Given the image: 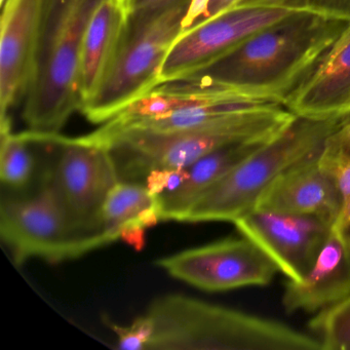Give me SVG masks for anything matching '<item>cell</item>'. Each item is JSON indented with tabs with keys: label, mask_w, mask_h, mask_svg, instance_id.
Masks as SVG:
<instances>
[{
	"label": "cell",
	"mask_w": 350,
	"mask_h": 350,
	"mask_svg": "<svg viewBox=\"0 0 350 350\" xmlns=\"http://www.w3.org/2000/svg\"><path fill=\"white\" fill-rule=\"evenodd\" d=\"M175 0H124L128 17H138L157 11Z\"/></svg>",
	"instance_id": "25"
},
{
	"label": "cell",
	"mask_w": 350,
	"mask_h": 350,
	"mask_svg": "<svg viewBox=\"0 0 350 350\" xmlns=\"http://www.w3.org/2000/svg\"><path fill=\"white\" fill-rule=\"evenodd\" d=\"M211 0H191L183 24V32L200 23L206 15Z\"/></svg>",
	"instance_id": "26"
},
{
	"label": "cell",
	"mask_w": 350,
	"mask_h": 350,
	"mask_svg": "<svg viewBox=\"0 0 350 350\" xmlns=\"http://www.w3.org/2000/svg\"><path fill=\"white\" fill-rule=\"evenodd\" d=\"M0 178L5 185L15 189L26 187L34 172L32 141L26 133L13 134L11 118L0 120Z\"/></svg>",
	"instance_id": "19"
},
{
	"label": "cell",
	"mask_w": 350,
	"mask_h": 350,
	"mask_svg": "<svg viewBox=\"0 0 350 350\" xmlns=\"http://www.w3.org/2000/svg\"><path fill=\"white\" fill-rule=\"evenodd\" d=\"M191 0H175L157 11L128 17L126 32L111 70L81 112L104 124L161 85L163 63L183 33Z\"/></svg>",
	"instance_id": "6"
},
{
	"label": "cell",
	"mask_w": 350,
	"mask_h": 350,
	"mask_svg": "<svg viewBox=\"0 0 350 350\" xmlns=\"http://www.w3.org/2000/svg\"><path fill=\"white\" fill-rule=\"evenodd\" d=\"M339 118L296 116L278 134L200 194L180 222H234L254 210L280 173L319 150Z\"/></svg>",
	"instance_id": "5"
},
{
	"label": "cell",
	"mask_w": 350,
	"mask_h": 350,
	"mask_svg": "<svg viewBox=\"0 0 350 350\" xmlns=\"http://www.w3.org/2000/svg\"><path fill=\"white\" fill-rule=\"evenodd\" d=\"M288 280H299L314 263L333 225L310 216L254 208L233 222Z\"/></svg>",
	"instance_id": "11"
},
{
	"label": "cell",
	"mask_w": 350,
	"mask_h": 350,
	"mask_svg": "<svg viewBox=\"0 0 350 350\" xmlns=\"http://www.w3.org/2000/svg\"><path fill=\"white\" fill-rule=\"evenodd\" d=\"M153 336L148 350H323L315 336L280 321L183 295L149 305Z\"/></svg>",
	"instance_id": "4"
},
{
	"label": "cell",
	"mask_w": 350,
	"mask_h": 350,
	"mask_svg": "<svg viewBox=\"0 0 350 350\" xmlns=\"http://www.w3.org/2000/svg\"><path fill=\"white\" fill-rule=\"evenodd\" d=\"M296 114L280 103L265 104L231 114L208 126L172 133L124 131L87 135L109 149L120 181L144 183L150 172L185 169L204 155L234 143L274 136Z\"/></svg>",
	"instance_id": "3"
},
{
	"label": "cell",
	"mask_w": 350,
	"mask_h": 350,
	"mask_svg": "<svg viewBox=\"0 0 350 350\" xmlns=\"http://www.w3.org/2000/svg\"><path fill=\"white\" fill-rule=\"evenodd\" d=\"M161 221L159 198L142 183L118 182L102 210L101 235L104 245L120 239L122 231L133 225L148 229Z\"/></svg>",
	"instance_id": "18"
},
{
	"label": "cell",
	"mask_w": 350,
	"mask_h": 350,
	"mask_svg": "<svg viewBox=\"0 0 350 350\" xmlns=\"http://www.w3.org/2000/svg\"><path fill=\"white\" fill-rule=\"evenodd\" d=\"M270 138L243 141L221 147L188 167V179L173 191L165 192L159 196L161 221L180 222L183 215L202 192L224 177L235 165L255 152Z\"/></svg>",
	"instance_id": "17"
},
{
	"label": "cell",
	"mask_w": 350,
	"mask_h": 350,
	"mask_svg": "<svg viewBox=\"0 0 350 350\" xmlns=\"http://www.w3.org/2000/svg\"><path fill=\"white\" fill-rule=\"evenodd\" d=\"M106 0H42L33 72L25 94L27 131L59 135L83 105L81 59L94 16Z\"/></svg>",
	"instance_id": "2"
},
{
	"label": "cell",
	"mask_w": 350,
	"mask_h": 350,
	"mask_svg": "<svg viewBox=\"0 0 350 350\" xmlns=\"http://www.w3.org/2000/svg\"><path fill=\"white\" fill-rule=\"evenodd\" d=\"M126 24L128 13L124 0H106L94 16L81 52L83 105L96 95L111 70L126 32Z\"/></svg>",
	"instance_id": "16"
},
{
	"label": "cell",
	"mask_w": 350,
	"mask_h": 350,
	"mask_svg": "<svg viewBox=\"0 0 350 350\" xmlns=\"http://www.w3.org/2000/svg\"><path fill=\"white\" fill-rule=\"evenodd\" d=\"M5 0H0V3H1V5H3V3H5Z\"/></svg>",
	"instance_id": "31"
},
{
	"label": "cell",
	"mask_w": 350,
	"mask_h": 350,
	"mask_svg": "<svg viewBox=\"0 0 350 350\" xmlns=\"http://www.w3.org/2000/svg\"><path fill=\"white\" fill-rule=\"evenodd\" d=\"M157 264L172 278L208 292L266 286L278 271L245 237L185 250L161 258Z\"/></svg>",
	"instance_id": "9"
},
{
	"label": "cell",
	"mask_w": 350,
	"mask_h": 350,
	"mask_svg": "<svg viewBox=\"0 0 350 350\" xmlns=\"http://www.w3.org/2000/svg\"><path fill=\"white\" fill-rule=\"evenodd\" d=\"M349 25L350 20L293 12L184 79L284 105Z\"/></svg>",
	"instance_id": "1"
},
{
	"label": "cell",
	"mask_w": 350,
	"mask_h": 350,
	"mask_svg": "<svg viewBox=\"0 0 350 350\" xmlns=\"http://www.w3.org/2000/svg\"><path fill=\"white\" fill-rule=\"evenodd\" d=\"M291 13L276 8L234 7L186 30L163 63L161 85L184 79L208 66L249 36Z\"/></svg>",
	"instance_id": "10"
},
{
	"label": "cell",
	"mask_w": 350,
	"mask_h": 350,
	"mask_svg": "<svg viewBox=\"0 0 350 350\" xmlns=\"http://www.w3.org/2000/svg\"><path fill=\"white\" fill-rule=\"evenodd\" d=\"M48 136L58 146V161L51 167L63 206L75 234L90 251L103 247L102 210L120 182L109 149L85 136Z\"/></svg>",
	"instance_id": "7"
},
{
	"label": "cell",
	"mask_w": 350,
	"mask_h": 350,
	"mask_svg": "<svg viewBox=\"0 0 350 350\" xmlns=\"http://www.w3.org/2000/svg\"><path fill=\"white\" fill-rule=\"evenodd\" d=\"M344 233H345L346 239H347V241H348V245H349V247H350V228L348 229V230Z\"/></svg>",
	"instance_id": "30"
},
{
	"label": "cell",
	"mask_w": 350,
	"mask_h": 350,
	"mask_svg": "<svg viewBox=\"0 0 350 350\" xmlns=\"http://www.w3.org/2000/svg\"><path fill=\"white\" fill-rule=\"evenodd\" d=\"M145 231L146 228L141 225H133V226L126 227L122 231L120 239L132 245L137 251H142L144 247L146 239H145Z\"/></svg>",
	"instance_id": "27"
},
{
	"label": "cell",
	"mask_w": 350,
	"mask_h": 350,
	"mask_svg": "<svg viewBox=\"0 0 350 350\" xmlns=\"http://www.w3.org/2000/svg\"><path fill=\"white\" fill-rule=\"evenodd\" d=\"M234 7L276 8L350 20V0H239Z\"/></svg>",
	"instance_id": "22"
},
{
	"label": "cell",
	"mask_w": 350,
	"mask_h": 350,
	"mask_svg": "<svg viewBox=\"0 0 350 350\" xmlns=\"http://www.w3.org/2000/svg\"><path fill=\"white\" fill-rule=\"evenodd\" d=\"M105 325L118 337V348L122 350H148L153 336L152 319L147 313L137 317L129 325H118L104 317Z\"/></svg>",
	"instance_id": "23"
},
{
	"label": "cell",
	"mask_w": 350,
	"mask_h": 350,
	"mask_svg": "<svg viewBox=\"0 0 350 350\" xmlns=\"http://www.w3.org/2000/svg\"><path fill=\"white\" fill-rule=\"evenodd\" d=\"M284 105L306 118H338L349 111L350 25L286 96Z\"/></svg>",
	"instance_id": "14"
},
{
	"label": "cell",
	"mask_w": 350,
	"mask_h": 350,
	"mask_svg": "<svg viewBox=\"0 0 350 350\" xmlns=\"http://www.w3.org/2000/svg\"><path fill=\"white\" fill-rule=\"evenodd\" d=\"M337 134L342 142L350 150V110L340 116Z\"/></svg>",
	"instance_id": "29"
},
{
	"label": "cell",
	"mask_w": 350,
	"mask_h": 350,
	"mask_svg": "<svg viewBox=\"0 0 350 350\" xmlns=\"http://www.w3.org/2000/svg\"><path fill=\"white\" fill-rule=\"evenodd\" d=\"M321 147L280 173L260 196L255 208L315 217L334 226L341 200L333 179L319 165Z\"/></svg>",
	"instance_id": "13"
},
{
	"label": "cell",
	"mask_w": 350,
	"mask_h": 350,
	"mask_svg": "<svg viewBox=\"0 0 350 350\" xmlns=\"http://www.w3.org/2000/svg\"><path fill=\"white\" fill-rule=\"evenodd\" d=\"M309 327L325 350H350V296L319 311Z\"/></svg>",
	"instance_id": "21"
},
{
	"label": "cell",
	"mask_w": 350,
	"mask_h": 350,
	"mask_svg": "<svg viewBox=\"0 0 350 350\" xmlns=\"http://www.w3.org/2000/svg\"><path fill=\"white\" fill-rule=\"evenodd\" d=\"M189 177L188 167L185 169H161L150 172L144 180V185L153 196H159L173 191Z\"/></svg>",
	"instance_id": "24"
},
{
	"label": "cell",
	"mask_w": 350,
	"mask_h": 350,
	"mask_svg": "<svg viewBox=\"0 0 350 350\" xmlns=\"http://www.w3.org/2000/svg\"><path fill=\"white\" fill-rule=\"evenodd\" d=\"M350 296V247L345 233L332 228L314 263L299 280H288L282 296L286 313L319 312Z\"/></svg>",
	"instance_id": "15"
},
{
	"label": "cell",
	"mask_w": 350,
	"mask_h": 350,
	"mask_svg": "<svg viewBox=\"0 0 350 350\" xmlns=\"http://www.w3.org/2000/svg\"><path fill=\"white\" fill-rule=\"evenodd\" d=\"M0 234L17 264L32 257L64 261L91 252L71 227L51 167L33 196L3 200Z\"/></svg>",
	"instance_id": "8"
},
{
	"label": "cell",
	"mask_w": 350,
	"mask_h": 350,
	"mask_svg": "<svg viewBox=\"0 0 350 350\" xmlns=\"http://www.w3.org/2000/svg\"><path fill=\"white\" fill-rule=\"evenodd\" d=\"M42 0H5L0 34V120L25 97L33 72Z\"/></svg>",
	"instance_id": "12"
},
{
	"label": "cell",
	"mask_w": 350,
	"mask_h": 350,
	"mask_svg": "<svg viewBox=\"0 0 350 350\" xmlns=\"http://www.w3.org/2000/svg\"><path fill=\"white\" fill-rule=\"evenodd\" d=\"M237 1H239V0H211L210 3H208V10H206V15H204V19L200 21V24L204 23V22L208 21V20L220 15L223 12L227 11V10L232 8ZM200 24H198V25H200Z\"/></svg>",
	"instance_id": "28"
},
{
	"label": "cell",
	"mask_w": 350,
	"mask_h": 350,
	"mask_svg": "<svg viewBox=\"0 0 350 350\" xmlns=\"http://www.w3.org/2000/svg\"><path fill=\"white\" fill-rule=\"evenodd\" d=\"M319 165L333 179L341 200V211L334 228L346 232L350 228V150L337 134L325 140L319 152Z\"/></svg>",
	"instance_id": "20"
}]
</instances>
